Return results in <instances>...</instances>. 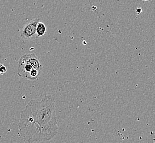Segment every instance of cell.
<instances>
[{
	"mask_svg": "<svg viewBox=\"0 0 155 143\" xmlns=\"http://www.w3.org/2000/svg\"><path fill=\"white\" fill-rule=\"evenodd\" d=\"M36 33L38 38L45 35L46 33V27L44 23L40 22H38L36 25Z\"/></svg>",
	"mask_w": 155,
	"mask_h": 143,
	"instance_id": "obj_5",
	"label": "cell"
},
{
	"mask_svg": "<svg viewBox=\"0 0 155 143\" xmlns=\"http://www.w3.org/2000/svg\"><path fill=\"white\" fill-rule=\"evenodd\" d=\"M141 12H142V9H141L140 8H137V13H138V14H140V13H141Z\"/></svg>",
	"mask_w": 155,
	"mask_h": 143,
	"instance_id": "obj_7",
	"label": "cell"
},
{
	"mask_svg": "<svg viewBox=\"0 0 155 143\" xmlns=\"http://www.w3.org/2000/svg\"><path fill=\"white\" fill-rule=\"evenodd\" d=\"M7 71V69L5 66L3 65H0V73L2 75L3 73H6Z\"/></svg>",
	"mask_w": 155,
	"mask_h": 143,
	"instance_id": "obj_6",
	"label": "cell"
},
{
	"mask_svg": "<svg viewBox=\"0 0 155 143\" xmlns=\"http://www.w3.org/2000/svg\"><path fill=\"white\" fill-rule=\"evenodd\" d=\"M40 20L39 18L34 19L25 24L21 30V38L29 40H33L38 38L36 35V28Z\"/></svg>",
	"mask_w": 155,
	"mask_h": 143,
	"instance_id": "obj_2",
	"label": "cell"
},
{
	"mask_svg": "<svg viewBox=\"0 0 155 143\" xmlns=\"http://www.w3.org/2000/svg\"><path fill=\"white\" fill-rule=\"evenodd\" d=\"M34 68L27 61L24 56L20 58L18 62V73L17 75L19 77L28 79L29 75Z\"/></svg>",
	"mask_w": 155,
	"mask_h": 143,
	"instance_id": "obj_3",
	"label": "cell"
},
{
	"mask_svg": "<svg viewBox=\"0 0 155 143\" xmlns=\"http://www.w3.org/2000/svg\"><path fill=\"white\" fill-rule=\"evenodd\" d=\"M27 61L30 63L33 68L39 71H41L42 65L39 58L35 54H27L23 55Z\"/></svg>",
	"mask_w": 155,
	"mask_h": 143,
	"instance_id": "obj_4",
	"label": "cell"
},
{
	"mask_svg": "<svg viewBox=\"0 0 155 143\" xmlns=\"http://www.w3.org/2000/svg\"><path fill=\"white\" fill-rule=\"evenodd\" d=\"M59 128L55 100L45 95L40 101L31 100L21 112L19 135L27 143L48 141L57 134Z\"/></svg>",
	"mask_w": 155,
	"mask_h": 143,
	"instance_id": "obj_1",
	"label": "cell"
},
{
	"mask_svg": "<svg viewBox=\"0 0 155 143\" xmlns=\"http://www.w3.org/2000/svg\"><path fill=\"white\" fill-rule=\"evenodd\" d=\"M141 1H150V0H141Z\"/></svg>",
	"mask_w": 155,
	"mask_h": 143,
	"instance_id": "obj_8",
	"label": "cell"
}]
</instances>
